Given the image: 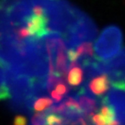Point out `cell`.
Returning <instances> with one entry per match:
<instances>
[{
  "mask_svg": "<svg viewBox=\"0 0 125 125\" xmlns=\"http://www.w3.org/2000/svg\"><path fill=\"white\" fill-rule=\"evenodd\" d=\"M45 117H46V111L32 113L31 115L30 124L29 125H46Z\"/></svg>",
  "mask_w": 125,
  "mask_h": 125,
  "instance_id": "52a82bcc",
  "label": "cell"
},
{
  "mask_svg": "<svg viewBox=\"0 0 125 125\" xmlns=\"http://www.w3.org/2000/svg\"><path fill=\"white\" fill-rule=\"evenodd\" d=\"M11 98V93L7 82L6 73L4 68L0 65V101L9 100Z\"/></svg>",
  "mask_w": 125,
  "mask_h": 125,
  "instance_id": "8992f818",
  "label": "cell"
},
{
  "mask_svg": "<svg viewBox=\"0 0 125 125\" xmlns=\"http://www.w3.org/2000/svg\"><path fill=\"white\" fill-rule=\"evenodd\" d=\"M54 103L53 99L48 95L38 97L35 99L32 104V110L34 112H41L48 109Z\"/></svg>",
  "mask_w": 125,
  "mask_h": 125,
  "instance_id": "5b68a950",
  "label": "cell"
},
{
  "mask_svg": "<svg viewBox=\"0 0 125 125\" xmlns=\"http://www.w3.org/2000/svg\"><path fill=\"white\" fill-rule=\"evenodd\" d=\"M87 91L98 98L103 97L112 87L111 78L106 72H96L85 77L83 85Z\"/></svg>",
  "mask_w": 125,
  "mask_h": 125,
  "instance_id": "3957f363",
  "label": "cell"
},
{
  "mask_svg": "<svg viewBox=\"0 0 125 125\" xmlns=\"http://www.w3.org/2000/svg\"><path fill=\"white\" fill-rule=\"evenodd\" d=\"M123 46V33L115 25L106 27L94 43L97 57L104 62H108L121 52Z\"/></svg>",
  "mask_w": 125,
  "mask_h": 125,
  "instance_id": "7a4b0ae2",
  "label": "cell"
},
{
  "mask_svg": "<svg viewBox=\"0 0 125 125\" xmlns=\"http://www.w3.org/2000/svg\"><path fill=\"white\" fill-rule=\"evenodd\" d=\"M27 124L28 119L26 116L22 115H17L14 118L12 125H27Z\"/></svg>",
  "mask_w": 125,
  "mask_h": 125,
  "instance_id": "9c48e42d",
  "label": "cell"
},
{
  "mask_svg": "<svg viewBox=\"0 0 125 125\" xmlns=\"http://www.w3.org/2000/svg\"><path fill=\"white\" fill-rule=\"evenodd\" d=\"M92 125H107V122L104 117L100 112H96L90 118H88Z\"/></svg>",
  "mask_w": 125,
  "mask_h": 125,
  "instance_id": "ba28073f",
  "label": "cell"
},
{
  "mask_svg": "<svg viewBox=\"0 0 125 125\" xmlns=\"http://www.w3.org/2000/svg\"><path fill=\"white\" fill-rule=\"evenodd\" d=\"M85 16L67 0H0V65L19 69L49 36L77 33Z\"/></svg>",
  "mask_w": 125,
  "mask_h": 125,
  "instance_id": "6da1fadb",
  "label": "cell"
},
{
  "mask_svg": "<svg viewBox=\"0 0 125 125\" xmlns=\"http://www.w3.org/2000/svg\"><path fill=\"white\" fill-rule=\"evenodd\" d=\"M85 78V70L83 67L81 66H75L71 67L69 69L67 77V83L71 87L76 90V88H79L84 82Z\"/></svg>",
  "mask_w": 125,
  "mask_h": 125,
  "instance_id": "277c9868",
  "label": "cell"
}]
</instances>
